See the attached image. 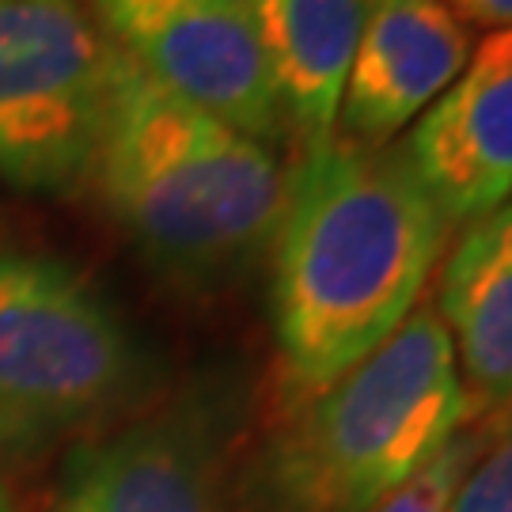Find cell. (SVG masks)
Listing matches in <instances>:
<instances>
[{
  "label": "cell",
  "mask_w": 512,
  "mask_h": 512,
  "mask_svg": "<svg viewBox=\"0 0 512 512\" xmlns=\"http://www.w3.org/2000/svg\"><path fill=\"white\" fill-rule=\"evenodd\" d=\"M452 224L399 148L308 145L285 175L270 311L289 395L308 403L418 308Z\"/></svg>",
  "instance_id": "obj_1"
},
{
  "label": "cell",
  "mask_w": 512,
  "mask_h": 512,
  "mask_svg": "<svg viewBox=\"0 0 512 512\" xmlns=\"http://www.w3.org/2000/svg\"><path fill=\"white\" fill-rule=\"evenodd\" d=\"M92 179L133 247L179 285L247 270L270 251L285 202L270 145L167 92L114 46Z\"/></svg>",
  "instance_id": "obj_2"
},
{
  "label": "cell",
  "mask_w": 512,
  "mask_h": 512,
  "mask_svg": "<svg viewBox=\"0 0 512 512\" xmlns=\"http://www.w3.org/2000/svg\"><path fill=\"white\" fill-rule=\"evenodd\" d=\"M452 338L429 304L342 380L304 403L270 452L281 512H372L475 425Z\"/></svg>",
  "instance_id": "obj_3"
},
{
  "label": "cell",
  "mask_w": 512,
  "mask_h": 512,
  "mask_svg": "<svg viewBox=\"0 0 512 512\" xmlns=\"http://www.w3.org/2000/svg\"><path fill=\"white\" fill-rule=\"evenodd\" d=\"M141 384L145 353L88 277L50 255H0V452L73 437Z\"/></svg>",
  "instance_id": "obj_4"
},
{
  "label": "cell",
  "mask_w": 512,
  "mask_h": 512,
  "mask_svg": "<svg viewBox=\"0 0 512 512\" xmlns=\"http://www.w3.org/2000/svg\"><path fill=\"white\" fill-rule=\"evenodd\" d=\"M110 42L80 0H0V179L65 198L95 175Z\"/></svg>",
  "instance_id": "obj_5"
},
{
  "label": "cell",
  "mask_w": 512,
  "mask_h": 512,
  "mask_svg": "<svg viewBox=\"0 0 512 512\" xmlns=\"http://www.w3.org/2000/svg\"><path fill=\"white\" fill-rule=\"evenodd\" d=\"M95 27L167 92L243 129L277 141V110L247 0H92Z\"/></svg>",
  "instance_id": "obj_6"
},
{
  "label": "cell",
  "mask_w": 512,
  "mask_h": 512,
  "mask_svg": "<svg viewBox=\"0 0 512 512\" xmlns=\"http://www.w3.org/2000/svg\"><path fill=\"white\" fill-rule=\"evenodd\" d=\"M399 156L448 224L512 202V27L478 42L456 84L406 129Z\"/></svg>",
  "instance_id": "obj_7"
},
{
  "label": "cell",
  "mask_w": 512,
  "mask_h": 512,
  "mask_svg": "<svg viewBox=\"0 0 512 512\" xmlns=\"http://www.w3.org/2000/svg\"><path fill=\"white\" fill-rule=\"evenodd\" d=\"M475 42L444 0H372L338 107V137L387 148L456 84Z\"/></svg>",
  "instance_id": "obj_8"
},
{
  "label": "cell",
  "mask_w": 512,
  "mask_h": 512,
  "mask_svg": "<svg viewBox=\"0 0 512 512\" xmlns=\"http://www.w3.org/2000/svg\"><path fill=\"white\" fill-rule=\"evenodd\" d=\"M54 512H224L202 418L175 410L84 448L65 471Z\"/></svg>",
  "instance_id": "obj_9"
},
{
  "label": "cell",
  "mask_w": 512,
  "mask_h": 512,
  "mask_svg": "<svg viewBox=\"0 0 512 512\" xmlns=\"http://www.w3.org/2000/svg\"><path fill=\"white\" fill-rule=\"evenodd\" d=\"M437 315L478 418L512 414V202L467 224L444 258Z\"/></svg>",
  "instance_id": "obj_10"
},
{
  "label": "cell",
  "mask_w": 512,
  "mask_h": 512,
  "mask_svg": "<svg viewBox=\"0 0 512 512\" xmlns=\"http://www.w3.org/2000/svg\"><path fill=\"white\" fill-rule=\"evenodd\" d=\"M372 0H247L281 126L300 145L338 133L346 76Z\"/></svg>",
  "instance_id": "obj_11"
},
{
  "label": "cell",
  "mask_w": 512,
  "mask_h": 512,
  "mask_svg": "<svg viewBox=\"0 0 512 512\" xmlns=\"http://www.w3.org/2000/svg\"><path fill=\"white\" fill-rule=\"evenodd\" d=\"M497 425L490 421H475L463 433L448 440L437 456L429 459L414 478H406L395 494L380 501L372 512H444L448 497L456 494V486L463 482V475L475 467V459L490 448Z\"/></svg>",
  "instance_id": "obj_12"
},
{
  "label": "cell",
  "mask_w": 512,
  "mask_h": 512,
  "mask_svg": "<svg viewBox=\"0 0 512 512\" xmlns=\"http://www.w3.org/2000/svg\"><path fill=\"white\" fill-rule=\"evenodd\" d=\"M444 512H512V421L494 433Z\"/></svg>",
  "instance_id": "obj_13"
},
{
  "label": "cell",
  "mask_w": 512,
  "mask_h": 512,
  "mask_svg": "<svg viewBox=\"0 0 512 512\" xmlns=\"http://www.w3.org/2000/svg\"><path fill=\"white\" fill-rule=\"evenodd\" d=\"M456 16L471 19V23H482V27H512V0H444Z\"/></svg>",
  "instance_id": "obj_14"
},
{
  "label": "cell",
  "mask_w": 512,
  "mask_h": 512,
  "mask_svg": "<svg viewBox=\"0 0 512 512\" xmlns=\"http://www.w3.org/2000/svg\"><path fill=\"white\" fill-rule=\"evenodd\" d=\"M0 512H16V501H12V494H8L4 478H0Z\"/></svg>",
  "instance_id": "obj_15"
}]
</instances>
